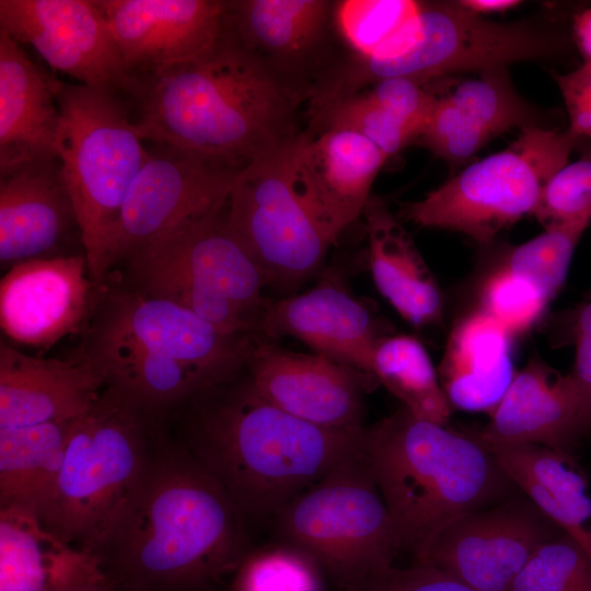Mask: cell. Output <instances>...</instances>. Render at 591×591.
I'll list each match as a JSON object with an SVG mask.
<instances>
[{"label":"cell","instance_id":"1","mask_svg":"<svg viewBox=\"0 0 591 591\" xmlns=\"http://www.w3.org/2000/svg\"><path fill=\"white\" fill-rule=\"evenodd\" d=\"M144 141L246 167L293 142L305 99L221 33L204 55L129 81L123 94Z\"/></svg>","mask_w":591,"mask_h":591},{"label":"cell","instance_id":"2","mask_svg":"<svg viewBox=\"0 0 591 591\" xmlns=\"http://www.w3.org/2000/svg\"><path fill=\"white\" fill-rule=\"evenodd\" d=\"M245 519L188 450L152 456L136 498L100 558L124 591H188L235 571Z\"/></svg>","mask_w":591,"mask_h":591},{"label":"cell","instance_id":"3","mask_svg":"<svg viewBox=\"0 0 591 591\" xmlns=\"http://www.w3.org/2000/svg\"><path fill=\"white\" fill-rule=\"evenodd\" d=\"M233 379L189 404V453L224 487L245 520H273L304 489L362 452L366 428L302 420Z\"/></svg>","mask_w":591,"mask_h":591},{"label":"cell","instance_id":"4","mask_svg":"<svg viewBox=\"0 0 591 591\" xmlns=\"http://www.w3.org/2000/svg\"><path fill=\"white\" fill-rule=\"evenodd\" d=\"M363 455L415 561L460 517L519 489L470 431L414 416L405 407L366 428Z\"/></svg>","mask_w":591,"mask_h":591},{"label":"cell","instance_id":"5","mask_svg":"<svg viewBox=\"0 0 591 591\" xmlns=\"http://www.w3.org/2000/svg\"><path fill=\"white\" fill-rule=\"evenodd\" d=\"M158 419L105 386L72 426L54 486L35 513L44 528L100 557L142 484Z\"/></svg>","mask_w":591,"mask_h":591},{"label":"cell","instance_id":"6","mask_svg":"<svg viewBox=\"0 0 591 591\" xmlns=\"http://www.w3.org/2000/svg\"><path fill=\"white\" fill-rule=\"evenodd\" d=\"M58 155L72 198L90 275L109 277L114 233L125 198L148 157L121 94L56 80Z\"/></svg>","mask_w":591,"mask_h":591},{"label":"cell","instance_id":"7","mask_svg":"<svg viewBox=\"0 0 591 591\" xmlns=\"http://www.w3.org/2000/svg\"><path fill=\"white\" fill-rule=\"evenodd\" d=\"M560 48L561 37L541 22H495L468 12L456 1H421L418 13L374 57H350L344 78L355 92L390 78L424 84L445 74L483 73L552 57Z\"/></svg>","mask_w":591,"mask_h":591},{"label":"cell","instance_id":"8","mask_svg":"<svg viewBox=\"0 0 591 591\" xmlns=\"http://www.w3.org/2000/svg\"><path fill=\"white\" fill-rule=\"evenodd\" d=\"M271 522L279 542L308 554L344 591L392 566L401 549L363 448L290 500Z\"/></svg>","mask_w":591,"mask_h":591},{"label":"cell","instance_id":"9","mask_svg":"<svg viewBox=\"0 0 591 591\" xmlns=\"http://www.w3.org/2000/svg\"><path fill=\"white\" fill-rule=\"evenodd\" d=\"M579 138L569 129L528 127L506 149L402 207L405 219L425 228L466 234L490 243L506 228L532 215L551 177L568 163Z\"/></svg>","mask_w":591,"mask_h":591},{"label":"cell","instance_id":"10","mask_svg":"<svg viewBox=\"0 0 591 591\" xmlns=\"http://www.w3.org/2000/svg\"><path fill=\"white\" fill-rule=\"evenodd\" d=\"M294 141L244 167L225 202L230 229L268 283L303 279L334 243L294 188Z\"/></svg>","mask_w":591,"mask_h":591},{"label":"cell","instance_id":"11","mask_svg":"<svg viewBox=\"0 0 591 591\" xmlns=\"http://www.w3.org/2000/svg\"><path fill=\"white\" fill-rule=\"evenodd\" d=\"M151 143L120 210L109 276L143 247L224 204L244 169L172 144Z\"/></svg>","mask_w":591,"mask_h":591},{"label":"cell","instance_id":"12","mask_svg":"<svg viewBox=\"0 0 591 591\" xmlns=\"http://www.w3.org/2000/svg\"><path fill=\"white\" fill-rule=\"evenodd\" d=\"M86 337L127 344L175 359L213 385L235 378L248 361L250 336H233L194 312L111 279L102 288Z\"/></svg>","mask_w":591,"mask_h":591},{"label":"cell","instance_id":"13","mask_svg":"<svg viewBox=\"0 0 591 591\" xmlns=\"http://www.w3.org/2000/svg\"><path fill=\"white\" fill-rule=\"evenodd\" d=\"M559 532L518 490L454 520L415 563L445 570L478 591H510L534 551Z\"/></svg>","mask_w":591,"mask_h":591},{"label":"cell","instance_id":"14","mask_svg":"<svg viewBox=\"0 0 591 591\" xmlns=\"http://www.w3.org/2000/svg\"><path fill=\"white\" fill-rule=\"evenodd\" d=\"M334 10L328 0H224L222 33L308 100L340 58L331 51Z\"/></svg>","mask_w":591,"mask_h":591},{"label":"cell","instance_id":"15","mask_svg":"<svg viewBox=\"0 0 591 591\" xmlns=\"http://www.w3.org/2000/svg\"><path fill=\"white\" fill-rule=\"evenodd\" d=\"M0 30L32 46L56 71L124 94L129 80L96 0H0Z\"/></svg>","mask_w":591,"mask_h":591},{"label":"cell","instance_id":"16","mask_svg":"<svg viewBox=\"0 0 591 591\" xmlns=\"http://www.w3.org/2000/svg\"><path fill=\"white\" fill-rule=\"evenodd\" d=\"M102 288L84 253L15 264L0 281L2 332L18 344L48 347L88 327Z\"/></svg>","mask_w":591,"mask_h":591},{"label":"cell","instance_id":"17","mask_svg":"<svg viewBox=\"0 0 591 591\" xmlns=\"http://www.w3.org/2000/svg\"><path fill=\"white\" fill-rule=\"evenodd\" d=\"M96 2L109 24L129 81L204 55L222 33L224 0Z\"/></svg>","mask_w":591,"mask_h":591},{"label":"cell","instance_id":"18","mask_svg":"<svg viewBox=\"0 0 591 591\" xmlns=\"http://www.w3.org/2000/svg\"><path fill=\"white\" fill-rule=\"evenodd\" d=\"M386 160L372 142L346 128L306 130L296 139L294 188L333 242L363 213Z\"/></svg>","mask_w":591,"mask_h":591},{"label":"cell","instance_id":"19","mask_svg":"<svg viewBox=\"0 0 591 591\" xmlns=\"http://www.w3.org/2000/svg\"><path fill=\"white\" fill-rule=\"evenodd\" d=\"M246 364L254 389L282 410L325 428L363 427L362 372L269 345L253 346Z\"/></svg>","mask_w":591,"mask_h":591},{"label":"cell","instance_id":"20","mask_svg":"<svg viewBox=\"0 0 591 591\" xmlns=\"http://www.w3.org/2000/svg\"><path fill=\"white\" fill-rule=\"evenodd\" d=\"M80 236L77 211L59 158L34 161L0 174V262L2 267L68 255Z\"/></svg>","mask_w":591,"mask_h":591},{"label":"cell","instance_id":"21","mask_svg":"<svg viewBox=\"0 0 591 591\" xmlns=\"http://www.w3.org/2000/svg\"><path fill=\"white\" fill-rule=\"evenodd\" d=\"M225 202L152 242L127 260L185 273L259 320L266 305L263 289L268 281L230 229Z\"/></svg>","mask_w":591,"mask_h":591},{"label":"cell","instance_id":"22","mask_svg":"<svg viewBox=\"0 0 591 591\" xmlns=\"http://www.w3.org/2000/svg\"><path fill=\"white\" fill-rule=\"evenodd\" d=\"M488 450L537 444L572 453L583 436L579 401L570 374L557 372L537 357L515 372L489 422L470 431Z\"/></svg>","mask_w":591,"mask_h":591},{"label":"cell","instance_id":"23","mask_svg":"<svg viewBox=\"0 0 591 591\" xmlns=\"http://www.w3.org/2000/svg\"><path fill=\"white\" fill-rule=\"evenodd\" d=\"M256 329L271 338L294 337L316 354L367 374L383 337L369 309L333 281L266 304Z\"/></svg>","mask_w":591,"mask_h":591},{"label":"cell","instance_id":"24","mask_svg":"<svg viewBox=\"0 0 591 591\" xmlns=\"http://www.w3.org/2000/svg\"><path fill=\"white\" fill-rule=\"evenodd\" d=\"M105 386L101 373L80 355L35 358L0 343V429L77 418Z\"/></svg>","mask_w":591,"mask_h":591},{"label":"cell","instance_id":"25","mask_svg":"<svg viewBox=\"0 0 591 591\" xmlns=\"http://www.w3.org/2000/svg\"><path fill=\"white\" fill-rule=\"evenodd\" d=\"M56 80L0 30V174L59 158Z\"/></svg>","mask_w":591,"mask_h":591},{"label":"cell","instance_id":"26","mask_svg":"<svg viewBox=\"0 0 591 591\" xmlns=\"http://www.w3.org/2000/svg\"><path fill=\"white\" fill-rule=\"evenodd\" d=\"M489 451L514 486L591 558V495L573 454L537 444Z\"/></svg>","mask_w":591,"mask_h":591},{"label":"cell","instance_id":"27","mask_svg":"<svg viewBox=\"0 0 591 591\" xmlns=\"http://www.w3.org/2000/svg\"><path fill=\"white\" fill-rule=\"evenodd\" d=\"M509 338L507 331L483 310L456 324L438 369L451 407L491 413L515 374Z\"/></svg>","mask_w":591,"mask_h":591},{"label":"cell","instance_id":"28","mask_svg":"<svg viewBox=\"0 0 591 591\" xmlns=\"http://www.w3.org/2000/svg\"><path fill=\"white\" fill-rule=\"evenodd\" d=\"M362 215L369 266L379 292L413 325L438 321L441 292L410 235L375 196L369 198Z\"/></svg>","mask_w":591,"mask_h":591},{"label":"cell","instance_id":"29","mask_svg":"<svg viewBox=\"0 0 591 591\" xmlns=\"http://www.w3.org/2000/svg\"><path fill=\"white\" fill-rule=\"evenodd\" d=\"M104 572L99 556L50 533L33 511L1 508L0 591H39Z\"/></svg>","mask_w":591,"mask_h":591},{"label":"cell","instance_id":"30","mask_svg":"<svg viewBox=\"0 0 591 591\" xmlns=\"http://www.w3.org/2000/svg\"><path fill=\"white\" fill-rule=\"evenodd\" d=\"M77 418L0 429L1 508L39 510L59 473Z\"/></svg>","mask_w":591,"mask_h":591},{"label":"cell","instance_id":"31","mask_svg":"<svg viewBox=\"0 0 591 591\" xmlns=\"http://www.w3.org/2000/svg\"><path fill=\"white\" fill-rule=\"evenodd\" d=\"M370 374L414 416L447 425L452 407L429 355L416 338L383 336L374 348Z\"/></svg>","mask_w":591,"mask_h":591},{"label":"cell","instance_id":"32","mask_svg":"<svg viewBox=\"0 0 591 591\" xmlns=\"http://www.w3.org/2000/svg\"><path fill=\"white\" fill-rule=\"evenodd\" d=\"M121 266L124 286L183 306L225 334L250 336L257 328L256 316L185 273L137 259Z\"/></svg>","mask_w":591,"mask_h":591},{"label":"cell","instance_id":"33","mask_svg":"<svg viewBox=\"0 0 591 591\" xmlns=\"http://www.w3.org/2000/svg\"><path fill=\"white\" fill-rule=\"evenodd\" d=\"M447 96L491 138L513 128L542 127L540 111L515 92L507 69L490 70L477 79L462 81Z\"/></svg>","mask_w":591,"mask_h":591},{"label":"cell","instance_id":"34","mask_svg":"<svg viewBox=\"0 0 591 591\" xmlns=\"http://www.w3.org/2000/svg\"><path fill=\"white\" fill-rule=\"evenodd\" d=\"M590 225V220H578L546 227L511 250L502 268L528 281L549 302L564 285L575 248Z\"/></svg>","mask_w":591,"mask_h":591},{"label":"cell","instance_id":"35","mask_svg":"<svg viewBox=\"0 0 591 591\" xmlns=\"http://www.w3.org/2000/svg\"><path fill=\"white\" fill-rule=\"evenodd\" d=\"M231 591H325V573L308 554L278 542L248 551Z\"/></svg>","mask_w":591,"mask_h":591},{"label":"cell","instance_id":"36","mask_svg":"<svg viewBox=\"0 0 591 591\" xmlns=\"http://www.w3.org/2000/svg\"><path fill=\"white\" fill-rule=\"evenodd\" d=\"M420 7L421 1L413 0L335 1V27L350 54L368 57L410 21Z\"/></svg>","mask_w":591,"mask_h":591},{"label":"cell","instance_id":"37","mask_svg":"<svg viewBox=\"0 0 591 591\" xmlns=\"http://www.w3.org/2000/svg\"><path fill=\"white\" fill-rule=\"evenodd\" d=\"M335 127L361 135L387 159L418 139L409 127L371 100L366 92L334 101L312 114L308 130Z\"/></svg>","mask_w":591,"mask_h":591},{"label":"cell","instance_id":"38","mask_svg":"<svg viewBox=\"0 0 591 591\" xmlns=\"http://www.w3.org/2000/svg\"><path fill=\"white\" fill-rule=\"evenodd\" d=\"M510 591H591V558L561 531L534 551Z\"/></svg>","mask_w":591,"mask_h":591},{"label":"cell","instance_id":"39","mask_svg":"<svg viewBox=\"0 0 591 591\" xmlns=\"http://www.w3.org/2000/svg\"><path fill=\"white\" fill-rule=\"evenodd\" d=\"M532 215L544 228L591 221V147L551 177Z\"/></svg>","mask_w":591,"mask_h":591},{"label":"cell","instance_id":"40","mask_svg":"<svg viewBox=\"0 0 591 591\" xmlns=\"http://www.w3.org/2000/svg\"><path fill=\"white\" fill-rule=\"evenodd\" d=\"M491 137L447 95L438 97L433 113L419 137L434 155L450 163L471 159Z\"/></svg>","mask_w":591,"mask_h":591},{"label":"cell","instance_id":"41","mask_svg":"<svg viewBox=\"0 0 591 591\" xmlns=\"http://www.w3.org/2000/svg\"><path fill=\"white\" fill-rule=\"evenodd\" d=\"M483 311L511 336L530 328L548 303L528 281L501 268L483 289Z\"/></svg>","mask_w":591,"mask_h":591},{"label":"cell","instance_id":"42","mask_svg":"<svg viewBox=\"0 0 591 591\" xmlns=\"http://www.w3.org/2000/svg\"><path fill=\"white\" fill-rule=\"evenodd\" d=\"M362 92L402 120L418 139L438 101V96L428 92L422 83L407 78L384 79Z\"/></svg>","mask_w":591,"mask_h":591},{"label":"cell","instance_id":"43","mask_svg":"<svg viewBox=\"0 0 591 591\" xmlns=\"http://www.w3.org/2000/svg\"><path fill=\"white\" fill-rule=\"evenodd\" d=\"M345 591H478L438 567L414 563L378 570Z\"/></svg>","mask_w":591,"mask_h":591},{"label":"cell","instance_id":"44","mask_svg":"<svg viewBox=\"0 0 591 591\" xmlns=\"http://www.w3.org/2000/svg\"><path fill=\"white\" fill-rule=\"evenodd\" d=\"M572 333L576 352L569 374L576 387L584 436L591 432V290L575 312Z\"/></svg>","mask_w":591,"mask_h":591},{"label":"cell","instance_id":"45","mask_svg":"<svg viewBox=\"0 0 591 591\" xmlns=\"http://www.w3.org/2000/svg\"><path fill=\"white\" fill-rule=\"evenodd\" d=\"M569 117V130L579 139L591 141V63L556 76Z\"/></svg>","mask_w":591,"mask_h":591},{"label":"cell","instance_id":"46","mask_svg":"<svg viewBox=\"0 0 591 591\" xmlns=\"http://www.w3.org/2000/svg\"><path fill=\"white\" fill-rule=\"evenodd\" d=\"M572 33L583 62L591 63V8L573 15Z\"/></svg>","mask_w":591,"mask_h":591},{"label":"cell","instance_id":"47","mask_svg":"<svg viewBox=\"0 0 591 591\" xmlns=\"http://www.w3.org/2000/svg\"><path fill=\"white\" fill-rule=\"evenodd\" d=\"M39 591H121L107 572Z\"/></svg>","mask_w":591,"mask_h":591},{"label":"cell","instance_id":"48","mask_svg":"<svg viewBox=\"0 0 591 591\" xmlns=\"http://www.w3.org/2000/svg\"><path fill=\"white\" fill-rule=\"evenodd\" d=\"M462 8L476 15L505 12L522 3L518 0H461L456 1Z\"/></svg>","mask_w":591,"mask_h":591}]
</instances>
